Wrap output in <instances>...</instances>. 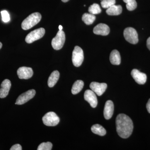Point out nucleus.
Segmentation results:
<instances>
[{"label": "nucleus", "instance_id": "nucleus-9", "mask_svg": "<svg viewBox=\"0 0 150 150\" xmlns=\"http://www.w3.org/2000/svg\"><path fill=\"white\" fill-rule=\"evenodd\" d=\"M90 87L98 96H100L104 93L107 88V84L99 83L96 82H93L90 85Z\"/></svg>", "mask_w": 150, "mask_h": 150}, {"label": "nucleus", "instance_id": "nucleus-24", "mask_svg": "<svg viewBox=\"0 0 150 150\" xmlns=\"http://www.w3.org/2000/svg\"><path fill=\"white\" fill-rule=\"evenodd\" d=\"M53 145L51 142H48L41 143L39 145L38 150H51L52 149Z\"/></svg>", "mask_w": 150, "mask_h": 150}, {"label": "nucleus", "instance_id": "nucleus-28", "mask_svg": "<svg viewBox=\"0 0 150 150\" xmlns=\"http://www.w3.org/2000/svg\"><path fill=\"white\" fill-rule=\"evenodd\" d=\"M146 108L148 112L150 113V98L148 100L147 103Z\"/></svg>", "mask_w": 150, "mask_h": 150}, {"label": "nucleus", "instance_id": "nucleus-12", "mask_svg": "<svg viewBox=\"0 0 150 150\" xmlns=\"http://www.w3.org/2000/svg\"><path fill=\"white\" fill-rule=\"evenodd\" d=\"M131 75L135 81L139 84H144L146 81V75L144 73L141 72L138 70L134 69L132 70Z\"/></svg>", "mask_w": 150, "mask_h": 150}, {"label": "nucleus", "instance_id": "nucleus-13", "mask_svg": "<svg viewBox=\"0 0 150 150\" xmlns=\"http://www.w3.org/2000/svg\"><path fill=\"white\" fill-rule=\"evenodd\" d=\"M93 32L96 35H107L110 32L108 25L104 23H99L93 28Z\"/></svg>", "mask_w": 150, "mask_h": 150}, {"label": "nucleus", "instance_id": "nucleus-1", "mask_svg": "<svg viewBox=\"0 0 150 150\" xmlns=\"http://www.w3.org/2000/svg\"><path fill=\"white\" fill-rule=\"evenodd\" d=\"M116 131L119 137L127 139L132 134L134 129L133 121L128 115L118 114L116 118Z\"/></svg>", "mask_w": 150, "mask_h": 150}, {"label": "nucleus", "instance_id": "nucleus-14", "mask_svg": "<svg viewBox=\"0 0 150 150\" xmlns=\"http://www.w3.org/2000/svg\"><path fill=\"white\" fill-rule=\"evenodd\" d=\"M11 86V81L8 79L4 80L1 84L0 89V98H3L7 96L10 90Z\"/></svg>", "mask_w": 150, "mask_h": 150}, {"label": "nucleus", "instance_id": "nucleus-30", "mask_svg": "<svg viewBox=\"0 0 150 150\" xmlns=\"http://www.w3.org/2000/svg\"><path fill=\"white\" fill-rule=\"evenodd\" d=\"M62 29H63V27H62V25H60L59 26V30H62Z\"/></svg>", "mask_w": 150, "mask_h": 150}, {"label": "nucleus", "instance_id": "nucleus-23", "mask_svg": "<svg viewBox=\"0 0 150 150\" xmlns=\"http://www.w3.org/2000/svg\"><path fill=\"white\" fill-rule=\"evenodd\" d=\"M126 4V8L129 11L134 10L137 7V3L136 0H123Z\"/></svg>", "mask_w": 150, "mask_h": 150}, {"label": "nucleus", "instance_id": "nucleus-15", "mask_svg": "<svg viewBox=\"0 0 150 150\" xmlns=\"http://www.w3.org/2000/svg\"><path fill=\"white\" fill-rule=\"evenodd\" d=\"M114 111V105L111 100L106 101L105 105L103 114L104 118L106 120L110 119L112 117Z\"/></svg>", "mask_w": 150, "mask_h": 150}, {"label": "nucleus", "instance_id": "nucleus-26", "mask_svg": "<svg viewBox=\"0 0 150 150\" xmlns=\"http://www.w3.org/2000/svg\"><path fill=\"white\" fill-rule=\"evenodd\" d=\"M3 21L4 22H8L10 20V15L6 11H1Z\"/></svg>", "mask_w": 150, "mask_h": 150}, {"label": "nucleus", "instance_id": "nucleus-21", "mask_svg": "<svg viewBox=\"0 0 150 150\" xmlns=\"http://www.w3.org/2000/svg\"><path fill=\"white\" fill-rule=\"evenodd\" d=\"M82 19L86 24L89 25L92 24L95 21L96 16L92 14L85 13L83 15Z\"/></svg>", "mask_w": 150, "mask_h": 150}, {"label": "nucleus", "instance_id": "nucleus-4", "mask_svg": "<svg viewBox=\"0 0 150 150\" xmlns=\"http://www.w3.org/2000/svg\"><path fill=\"white\" fill-rule=\"evenodd\" d=\"M72 62L76 67H79L81 65L84 60L83 52L82 48L78 46H76L73 51Z\"/></svg>", "mask_w": 150, "mask_h": 150}, {"label": "nucleus", "instance_id": "nucleus-3", "mask_svg": "<svg viewBox=\"0 0 150 150\" xmlns=\"http://www.w3.org/2000/svg\"><path fill=\"white\" fill-rule=\"evenodd\" d=\"M66 36L64 31L59 30L56 36L52 39L51 45L55 50H59L62 49L64 44Z\"/></svg>", "mask_w": 150, "mask_h": 150}, {"label": "nucleus", "instance_id": "nucleus-33", "mask_svg": "<svg viewBox=\"0 0 150 150\" xmlns=\"http://www.w3.org/2000/svg\"><path fill=\"white\" fill-rule=\"evenodd\" d=\"M101 1H102V0H101Z\"/></svg>", "mask_w": 150, "mask_h": 150}, {"label": "nucleus", "instance_id": "nucleus-16", "mask_svg": "<svg viewBox=\"0 0 150 150\" xmlns=\"http://www.w3.org/2000/svg\"><path fill=\"white\" fill-rule=\"evenodd\" d=\"M110 61L113 65H118L121 64V58L120 53L117 50H114L110 54Z\"/></svg>", "mask_w": 150, "mask_h": 150}, {"label": "nucleus", "instance_id": "nucleus-17", "mask_svg": "<svg viewBox=\"0 0 150 150\" xmlns=\"http://www.w3.org/2000/svg\"><path fill=\"white\" fill-rule=\"evenodd\" d=\"M60 74L58 71H55L51 73V75L48 78V84L50 88L53 87L57 83L59 80Z\"/></svg>", "mask_w": 150, "mask_h": 150}, {"label": "nucleus", "instance_id": "nucleus-11", "mask_svg": "<svg viewBox=\"0 0 150 150\" xmlns=\"http://www.w3.org/2000/svg\"><path fill=\"white\" fill-rule=\"evenodd\" d=\"M18 78L21 79H28L32 77L33 72L32 69L30 67H21L17 70Z\"/></svg>", "mask_w": 150, "mask_h": 150}, {"label": "nucleus", "instance_id": "nucleus-5", "mask_svg": "<svg viewBox=\"0 0 150 150\" xmlns=\"http://www.w3.org/2000/svg\"><path fill=\"white\" fill-rule=\"evenodd\" d=\"M45 33V30L43 28L35 29L28 34L25 38L27 43H31L36 40H39L43 37Z\"/></svg>", "mask_w": 150, "mask_h": 150}, {"label": "nucleus", "instance_id": "nucleus-7", "mask_svg": "<svg viewBox=\"0 0 150 150\" xmlns=\"http://www.w3.org/2000/svg\"><path fill=\"white\" fill-rule=\"evenodd\" d=\"M123 35L125 39L131 44H135L139 41L137 30L132 27H128L124 30Z\"/></svg>", "mask_w": 150, "mask_h": 150}, {"label": "nucleus", "instance_id": "nucleus-19", "mask_svg": "<svg viewBox=\"0 0 150 150\" xmlns=\"http://www.w3.org/2000/svg\"><path fill=\"white\" fill-rule=\"evenodd\" d=\"M91 130L92 132L94 134L100 136H104L106 133L105 129L99 124H95L93 125L92 126Z\"/></svg>", "mask_w": 150, "mask_h": 150}, {"label": "nucleus", "instance_id": "nucleus-32", "mask_svg": "<svg viewBox=\"0 0 150 150\" xmlns=\"http://www.w3.org/2000/svg\"><path fill=\"white\" fill-rule=\"evenodd\" d=\"M2 43H1V42H0V49H1V48L2 47Z\"/></svg>", "mask_w": 150, "mask_h": 150}, {"label": "nucleus", "instance_id": "nucleus-10", "mask_svg": "<svg viewBox=\"0 0 150 150\" xmlns=\"http://www.w3.org/2000/svg\"><path fill=\"white\" fill-rule=\"evenodd\" d=\"M84 98L92 107L95 108L98 104L97 98L96 93L91 90H87L85 92Z\"/></svg>", "mask_w": 150, "mask_h": 150}, {"label": "nucleus", "instance_id": "nucleus-6", "mask_svg": "<svg viewBox=\"0 0 150 150\" xmlns=\"http://www.w3.org/2000/svg\"><path fill=\"white\" fill-rule=\"evenodd\" d=\"M42 120L43 123L46 126H54L59 124L60 118L55 112H49L44 115Z\"/></svg>", "mask_w": 150, "mask_h": 150}, {"label": "nucleus", "instance_id": "nucleus-29", "mask_svg": "<svg viewBox=\"0 0 150 150\" xmlns=\"http://www.w3.org/2000/svg\"><path fill=\"white\" fill-rule=\"evenodd\" d=\"M147 46L150 51V37H149L147 40Z\"/></svg>", "mask_w": 150, "mask_h": 150}, {"label": "nucleus", "instance_id": "nucleus-20", "mask_svg": "<svg viewBox=\"0 0 150 150\" xmlns=\"http://www.w3.org/2000/svg\"><path fill=\"white\" fill-rule=\"evenodd\" d=\"M84 83L82 81L78 80L73 84L71 92L73 94L76 95L80 92L83 88Z\"/></svg>", "mask_w": 150, "mask_h": 150}, {"label": "nucleus", "instance_id": "nucleus-27", "mask_svg": "<svg viewBox=\"0 0 150 150\" xmlns=\"http://www.w3.org/2000/svg\"><path fill=\"white\" fill-rule=\"evenodd\" d=\"M22 147L20 145L16 144L13 145L10 149V150H21Z\"/></svg>", "mask_w": 150, "mask_h": 150}, {"label": "nucleus", "instance_id": "nucleus-25", "mask_svg": "<svg viewBox=\"0 0 150 150\" xmlns=\"http://www.w3.org/2000/svg\"><path fill=\"white\" fill-rule=\"evenodd\" d=\"M115 4V0H102L101 2V5L104 8H109Z\"/></svg>", "mask_w": 150, "mask_h": 150}, {"label": "nucleus", "instance_id": "nucleus-22", "mask_svg": "<svg viewBox=\"0 0 150 150\" xmlns=\"http://www.w3.org/2000/svg\"><path fill=\"white\" fill-rule=\"evenodd\" d=\"M88 12L92 14H98L101 13V9L98 4H93L89 7Z\"/></svg>", "mask_w": 150, "mask_h": 150}, {"label": "nucleus", "instance_id": "nucleus-8", "mask_svg": "<svg viewBox=\"0 0 150 150\" xmlns=\"http://www.w3.org/2000/svg\"><path fill=\"white\" fill-rule=\"evenodd\" d=\"M35 93V90L31 89L22 94L18 98L15 104L22 105L26 103L34 97Z\"/></svg>", "mask_w": 150, "mask_h": 150}, {"label": "nucleus", "instance_id": "nucleus-18", "mask_svg": "<svg viewBox=\"0 0 150 150\" xmlns=\"http://www.w3.org/2000/svg\"><path fill=\"white\" fill-rule=\"evenodd\" d=\"M122 11V8L121 5H113L107 9L106 13L110 16H117L121 14Z\"/></svg>", "mask_w": 150, "mask_h": 150}, {"label": "nucleus", "instance_id": "nucleus-31", "mask_svg": "<svg viewBox=\"0 0 150 150\" xmlns=\"http://www.w3.org/2000/svg\"><path fill=\"white\" fill-rule=\"evenodd\" d=\"M62 1L63 2H67L69 1V0H62Z\"/></svg>", "mask_w": 150, "mask_h": 150}, {"label": "nucleus", "instance_id": "nucleus-2", "mask_svg": "<svg viewBox=\"0 0 150 150\" xmlns=\"http://www.w3.org/2000/svg\"><path fill=\"white\" fill-rule=\"evenodd\" d=\"M41 15L39 13L35 12L30 15L22 23L21 27L24 30H28L37 24L41 20Z\"/></svg>", "mask_w": 150, "mask_h": 150}]
</instances>
